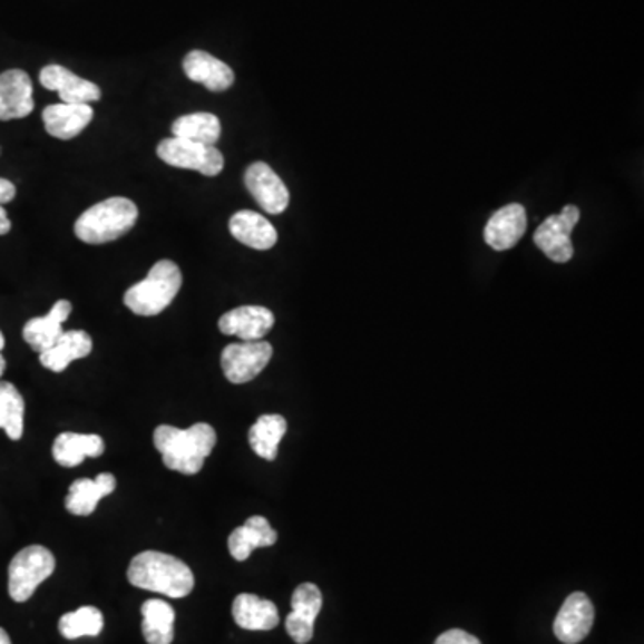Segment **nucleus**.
Instances as JSON below:
<instances>
[{"mask_svg":"<svg viewBox=\"0 0 644 644\" xmlns=\"http://www.w3.org/2000/svg\"><path fill=\"white\" fill-rule=\"evenodd\" d=\"M142 634L149 644H170L174 641V613L173 605L162 599H147L142 605Z\"/></svg>","mask_w":644,"mask_h":644,"instance_id":"nucleus-25","label":"nucleus"},{"mask_svg":"<svg viewBox=\"0 0 644 644\" xmlns=\"http://www.w3.org/2000/svg\"><path fill=\"white\" fill-rule=\"evenodd\" d=\"M156 155L170 167L197 170L208 177L218 176L224 168V156L217 147L183 138L173 137L159 142Z\"/></svg>","mask_w":644,"mask_h":644,"instance_id":"nucleus-6","label":"nucleus"},{"mask_svg":"<svg viewBox=\"0 0 644 644\" xmlns=\"http://www.w3.org/2000/svg\"><path fill=\"white\" fill-rule=\"evenodd\" d=\"M233 619L244 631L267 632L276 628L280 613L271 599L256 595H238L233 602Z\"/></svg>","mask_w":644,"mask_h":644,"instance_id":"nucleus-22","label":"nucleus"},{"mask_svg":"<svg viewBox=\"0 0 644 644\" xmlns=\"http://www.w3.org/2000/svg\"><path fill=\"white\" fill-rule=\"evenodd\" d=\"M4 345H6L4 335L0 333V353H2V350H4Z\"/></svg>","mask_w":644,"mask_h":644,"instance_id":"nucleus-35","label":"nucleus"},{"mask_svg":"<svg viewBox=\"0 0 644 644\" xmlns=\"http://www.w3.org/2000/svg\"><path fill=\"white\" fill-rule=\"evenodd\" d=\"M11 232V221L6 214V209L0 205V235H8Z\"/></svg>","mask_w":644,"mask_h":644,"instance_id":"nucleus-32","label":"nucleus"},{"mask_svg":"<svg viewBox=\"0 0 644 644\" xmlns=\"http://www.w3.org/2000/svg\"><path fill=\"white\" fill-rule=\"evenodd\" d=\"M286 433V421L280 413L260 416L250 430V445L260 459L274 460Z\"/></svg>","mask_w":644,"mask_h":644,"instance_id":"nucleus-26","label":"nucleus"},{"mask_svg":"<svg viewBox=\"0 0 644 644\" xmlns=\"http://www.w3.org/2000/svg\"><path fill=\"white\" fill-rule=\"evenodd\" d=\"M273 359V345L265 341L238 342L224 348L221 354L224 377L235 386L253 381Z\"/></svg>","mask_w":644,"mask_h":644,"instance_id":"nucleus-7","label":"nucleus"},{"mask_svg":"<svg viewBox=\"0 0 644 644\" xmlns=\"http://www.w3.org/2000/svg\"><path fill=\"white\" fill-rule=\"evenodd\" d=\"M117 489V480L109 472H100L96 480L79 478L69 489L65 507L74 516H90L96 513L100 499L111 495Z\"/></svg>","mask_w":644,"mask_h":644,"instance_id":"nucleus-21","label":"nucleus"},{"mask_svg":"<svg viewBox=\"0 0 644 644\" xmlns=\"http://www.w3.org/2000/svg\"><path fill=\"white\" fill-rule=\"evenodd\" d=\"M595 623V605L584 593L567 596L555 619L554 632L564 644H578L586 640Z\"/></svg>","mask_w":644,"mask_h":644,"instance_id":"nucleus-10","label":"nucleus"},{"mask_svg":"<svg viewBox=\"0 0 644 644\" xmlns=\"http://www.w3.org/2000/svg\"><path fill=\"white\" fill-rule=\"evenodd\" d=\"M103 628H105V616L99 608L90 607V605L65 614L59 619V634L64 635L65 640H79L85 635L96 637Z\"/></svg>","mask_w":644,"mask_h":644,"instance_id":"nucleus-29","label":"nucleus"},{"mask_svg":"<svg viewBox=\"0 0 644 644\" xmlns=\"http://www.w3.org/2000/svg\"><path fill=\"white\" fill-rule=\"evenodd\" d=\"M274 326V313L265 306H238L218 319V330L224 335H235L241 341H264Z\"/></svg>","mask_w":644,"mask_h":644,"instance_id":"nucleus-13","label":"nucleus"},{"mask_svg":"<svg viewBox=\"0 0 644 644\" xmlns=\"http://www.w3.org/2000/svg\"><path fill=\"white\" fill-rule=\"evenodd\" d=\"M173 135L183 140L215 146L223 135V126L217 115L199 111V114H188L176 118L173 124Z\"/></svg>","mask_w":644,"mask_h":644,"instance_id":"nucleus-27","label":"nucleus"},{"mask_svg":"<svg viewBox=\"0 0 644 644\" xmlns=\"http://www.w3.org/2000/svg\"><path fill=\"white\" fill-rule=\"evenodd\" d=\"M105 448L103 437L94 436V433L88 436V433L65 431L61 436L56 437L55 445H52V457L64 468H76L87 457L90 459L100 457L105 453Z\"/></svg>","mask_w":644,"mask_h":644,"instance_id":"nucleus-23","label":"nucleus"},{"mask_svg":"<svg viewBox=\"0 0 644 644\" xmlns=\"http://www.w3.org/2000/svg\"><path fill=\"white\" fill-rule=\"evenodd\" d=\"M276 540L277 534L271 527V523L264 516H253L245 521V525L232 531V536L227 539V548L235 560L244 563L254 549L269 548V546L276 545Z\"/></svg>","mask_w":644,"mask_h":644,"instance_id":"nucleus-19","label":"nucleus"},{"mask_svg":"<svg viewBox=\"0 0 644 644\" xmlns=\"http://www.w3.org/2000/svg\"><path fill=\"white\" fill-rule=\"evenodd\" d=\"M14 196H17V188H14L13 183L0 177V205L10 203V201L14 199Z\"/></svg>","mask_w":644,"mask_h":644,"instance_id":"nucleus-31","label":"nucleus"},{"mask_svg":"<svg viewBox=\"0 0 644 644\" xmlns=\"http://www.w3.org/2000/svg\"><path fill=\"white\" fill-rule=\"evenodd\" d=\"M433 644H481L480 640H477L475 635L468 634L466 631H460V628H453V631L445 632L437 637Z\"/></svg>","mask_w":644,"mask_h":644,"instance_id":"nucleus-30","label":"nucleus"},{"mask_svg":"<svg viewBox=\"0 0 644 644\" xmlns=\"http://www.w3.org/2000/svg\"><path fill=\"white\" fill-rule=\"evenodd\" d=\"M23 413L26 403L19 389L10 381H0V430L11 440L22 439Z\"/></svg>","mask_w":644,"mask_h":644,"instance_id":"nucleus-28","label":"nucleus"},{"mask_svg":"<svg viewBox=\"0 0 644 644\" xmlns=\"http://www.w3.org/2000/svg\"><path fill=\"white\" fill-rule=\"evenodd\" d=\"M580 221V209L576 206H564L558 215H549L545 223L537 227L534 242L552 262L566 264L573 258L572 233Z\"/></svg>","mask_w":644,"mask_h":644,"instance_id":"nucleus-8","label":"nucleus"},{"mask_svg":"<svg viewBox=\"0 0 644 644\" xmlns=\"http://www.w3.org/2000/svg\"><path fill=\"white\" fill-rule=\"evenodd\" d=\"M46 131L59 140H72L87 129L94 120V108L90 105H50L41 114Z\"/></svg>","mask_w":644,"mask_h":644,"instance_id":"nucleus-18","label":"nucleus"},{"mask_svg":"<svg viewBox=\"0 0 644 644\" xmlns=\"http://www.w3.org/2000/svg\"><path fill=\"white\" fill-rule=\"evenodd\" d=\"M527 209L518 203H513L492 214L484 232V238L495 251L513 250L527 232Z\"/></svg>","mask_w":644,"mask_h":644,"instance_id":"nucleus-15","label":"nucleus"},{"mask_svg":"<svg viewBox=\"0 0 644 644\" xmlns=\"http://www.w3.org/2000/svg\"><path fill=\"white\" fill-rule=\"evenodd\" d=\"M230 233L241 244L256 251L273 250L277 242L276 227L269 223L264 215L251 212V209L236 212L230 218Z\"/></svg>","mask_w":644,"mask_h":644,"instance_id":"nucleus-20","label":"nucleus"},{"mask_svg":"<svg viewBox=\"0 0 644 644\" xmlns=\"http://www.w3.org/2000/svg\"><path fill=\"white\" fill-rule=\"evenodd\" d=\"M245 186L265 214L280 215L289 208L291 194L282 177L264 162H256L245 170Z\"/></svg>","mask_w":644,"mask_h":644,"instance_id":"nucleus-9","label":"nucleus"},{"mask_svg":"<svg viewBox=\"0 0 644 644\" xmlns=\"http://www.w3.org/2000/svg\"><path fill=\"white\" fill-rule=\"evenodd\" d=\"M40 85L47 90L58 91L61 103L67 105H90L100 99V88L96 82L79 78L61 65H47L40 72Z\"/></svg>","mask_w":644,"mask_h":644,"instance_id":"nucleus-11","label":"nucleus"},{"mask_svg":"<svg viewBox=\"0 0 644 644\" xmlns=\"http://www.w3.org/2000/svg\"><path fill=\"white\" fill-rule=\"evenodd\" d=\"M182 285V271L173 260H159L142 282L127 289L124 304L142 318H153L176 300Z\"/></svg>","mask_w":644,"mask_h":644,"instance_id":"nucleus-4","label":"nucleus"},{"mask_svg":"<svg viewBox=\"0 0 644 644\" xmlns=\"http://www.w3.org/2000/svg\"><path fill=\"white\" fill-rule=\"evenodd\" d=\"M217 445V433L206 422H197L188 430L162 427L155 430V446L165 466L183 475H197Z\"/></svg>","mask_w":644,"mask_h":644,"instance_id":"nucleus-1","label":"nucleus"},{"mask_svg":"<svg viewBox=\"0 0 644 644\" xmlns=\"http://www.w3.org/2000/svg\"><path fill=\"white\" fill-rule=\"evenodd\" d=\"M183 70L191 81L199 82L209 91H226L235 82L232 67L205 50H192L183 59Z\"/></svg>","mask_w":644,"mask_h":644,"instance_id":"nucleus-16","label":"nucleus"},{"mask_svg":"<svg viewBox=\"0 0 644 644\" xmlns=\"http://www.w3.org/2000/svg\"><path fill=\"white\" fill-rule=\"evenodd\" d=\"M127 580L138 589L153 591L168 598H185L196 586L191 567L182 558L162 552H142L133 558Z\"/></svg>","mask_w":644,"mask_h":644,"instance_id":"nucleus-2","label":"nucleus"},{"mask_svg":"<svg viewBox=\"0 0 644 644\" xmlns=\"http://www.w3.org/2000/svg\"><path fill=\"white\" fill-rule=\"evenodd\" d=\"M0 644H11L10 635L4 628H0Z\"/></svg>","mask_w":644,"mask_h":644,"instance_id":"nucleus-33","label":"nucleus"},{"mask_svg":"<svg viewBox=\"0 0 644 644\" xmlns=\"http://www.w3.org/2000/svg\"><path fill=\"white\" fill-rule=\"evenodd\" d=\"M72 313V303L67 300L56 301L46 318H35L23 326V341L37 353L50 350L59 336L64 335V322Z\"/></svg>","mask_w":644,"mask_h":644,"instance_id":"nucleus-17","label":"nucleus"},{"mask_svg":"<svg viewBox=\"0 0 644 644\" xmlns=\"http://www.w3.org/2000/svg\"><path fill=\"white\" fill-rule=\"evenodd\" d=\"M56 569V558L46 546L31 545L20 549L10 564L8 589L17 604L28 602L41 582H46Z\"/></svg>","mask_w":644,"mask_h":644,"instance_id":"nucleus-5","label":"nucleus"},{"mask_svg":"<svg viewBox=\"0 0 644 644\" xmlns=\"http://www.w3.org/2000/svg\"><path fill=\"white\" fill-rule=\"evenodd\" d=\"M322 608V593L315 584H301L292 595V613L286 616V632L297 644L312 641L313 625Z\"/></svg>","mask_w":644,"mask_h":644,"instance_id":"nucleus-12","label":"nucleus"},{"mask_svg":"<svg viewBox=\"0 0 644 644\" xmlns=\"http://www.w3.org/2000/svg\"><path fill=\"white\" fill-rule=\"evenodd\" d=\"M32 81L23 70L0 74V120L26 118L35 109Z\"/></svg>","mask_w":644,"mask_h":644,"instance_id":"nucleus-14","label":"nucleus"},{"mask_svg":"<svg viewBox=\"0 0 644 644\" xmlns=\"http://www.w3.org/2000/svg\"><path fill=\"white\" fill-rule=\"evenodd\" d=\"M4 371H6V360L4 357H2V353H0V377L4 374Z\"/></svg>","mask_w":644,"mask_h":644,"instance_id":"nucleus-34","label":"nucleus"},{"mask_svg":"<svg viewBox=\"0 0 644 644\" xmlns=\"http://www.w3.org/2000/svg\"><path fill=\"white\" fill-rule=\"evenodd\" d=\"M94 350V341L87 332L72 330L59 336L50 350L40 353V363L52 372H64L74 360H81Z\"/></svg>","mask_w":644,"mask_h":644,"instance_id":"nucleus-24","label":"nucleus"},{"mask_svg":"<svg viewBox=\"0 0 644 644\" xmlns=\"http://www.w3.org/2000/svg\"><path fill=\"white\" fill-rule=\"evenodd\" d=\"M138 208L127 197H109L88 208L74 224V233L85 244H108L131 232Z\"/></svg>","mask_w":644,"mask_h":644,"instance_id":"nucleus-3","label":"nucleus"}]
</instances>
